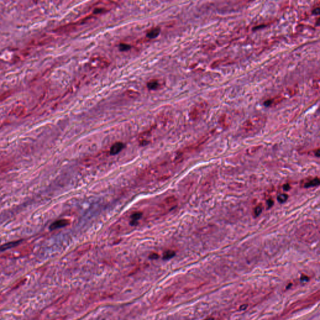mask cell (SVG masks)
<instances>
[{
    "label": "cell",
    "instance_id": "cell-21",
    "mask_svg": "<svg viewBox=\"0 0 320 320\" xmlns=\"http://www.w3.org/2000/svg\"><path fill=\"white\" fill-rule=\"evenodd\" d=\"M247 307H248V305H247V304H243L240 307V310L241 311L245 310L247 308Z\"/></svg>",
    "mask_w": 320,
    "mask_h": 320
},
{
    "label": "cell",
    "instance_id": "cell-19",
    "mask_svg": "<svg viewBox=\"0 0 320 320\" xmlns=\"http://www.w3.org/2000/svg\"><path fill=\"white\" fill-rule=\"evenodd\" d=\"M274 204V201L272 199H269L268 201H267V206H268V208H270L271 207H272L273 205Z\"/></svg>",
    "mask_w": 320,
    "mask_h": 320
},
{
    "label": "cell",
    "instance_id": "cell-6",
    "mask_svg": "<svg viewBox=\"0 0 320 320\" xmlns=\"http://www.w3.org/2000/svg\"><path fill=\"white\" fill-rule=\"evenodd\" d=\"M319 183H320L319 178L318 177H316L315 178L311 179L308 181L304 182L303 184V187L305 188L316 187L319 185Z\"/></svg>",
    "mask_w": 320,
    "mask_h": 320
},
{
    "label": "cell",
    "instance_id": "cell-23",
    "mask_svg": "<svg viewBox=\"0 0 320 320\" xmlns=\"http://www.w3.org/2000/svg\"><path fill=\"white\" fill-rule=\"evenodd\" d=\"M306 279H308V278L306 276H303L301 277V280H302V281H306Z\"/></svg>",
    "mask_w": 320,
    "mask_h": 320
},
{
    "label": "cell",
    "instance_id": "cell-7",
    "mask_svg": "<svg viewBox=\"0 0 320 320\" xmlns=\"http://www.w3.org/2000/svg\"><path fill=\"white\" fill-rule=\"evenodd\" d=\"M143 216V213L141 212H137L133 213L130 216V225L131 226L136 225L138 221L141 219Z\"/></svg>",
    "mask_w": 320,
    "mask_h": 320
},
{
    "label": "cell",
    "instance_id": "cell-18",
    "mask_svg": "<svg viewBox=\"0 0 320 320\" xmlns=\"http://www.w3.org/2000/svg\"><path fill=\"white\" fill-rule=\"evenodd\" d=\"M106 10L105 8H97L96 9H94V14H100V13H102L104 12V11Z\"/></svg>",
    "mask_w": 320,
    "mask_h": 320
},
{
    "label": "cell",
    "instance_id": "cell-8",
    "mask_svg": "<svg viewBox=\"0 0 320 320\" xmlns=\"http://www.w3.org/2000/svg\"><path fill=\"white\" fill-rule=\"evenodd\" d=\"M20 243H21V241L19 240V241L9 242V243L4 244L2 246H1V247H0V251H3L7 250L8 249L14 248V247H16V246H18Z\"/></svg>",
    "mask_w": 320,
    "mask_h": 320
},
{
    "label": "cell",
    "instance_id": "cell-12",
    "mask_svg": "<svg viewBox=\"0 0 320 320\" xmlns=\"http://www.w3.org/2000/svg\"><path fill=\"white\" fill-rule=\"evenodd\" d=\"M159 86V83L156 81V80H152V81H149L148 83L147 84V87L148 88L149 90H156L158 88Z\"/></svg>",
    "mask_w": 320,
    "mask_h": 320
},
{
    "label": "cell",
    "instance_id": "cell-2",
    "mask_svg": "<svg viewBox=\"0 0 320 320\" xmlns=\"http://www.w3.org/2000/svg\"><path fill=\"white\" fill-rule=\"evenodd\" d=\"M264 125V120L261 118H254L248 119L243 125L241 128V134L244 137L251 136L258 133Z\"/></svg>",
    "mask_w": 320,
    "mask_h": 320
},
{
    "label": "cell",
    "instance_id": "cell-4",
    "mask_svg": "<svg viewBox=\"0 0 320 320\" xmlns=\"http://www.w3.org/2000/svg\"><path fill=\"white\" fill-rule=\"evenodd\" d=\"M69 224V221L68 220V219H59V220H57V221H55L54 223H53L50 225V229L51 230H55V229H58V228H61L65 227V226H68Z\"/></svg>",
    "mask_w": 320,
    "mask_h": 320
},
{
    "label": "cell",
    "instance_id": "cell-11",
    "mask_svg": "<svg viewBox=\"0 0 320 320\" xmlns=\"http://www.w3.org/2000/svg\"><path fill=\"white\" fill-rule=\"evenodd\" d=\"M263 211V206L261 204H258L257 205L253 210V215L254 217L256 218L259 216Z\"/></svg>",
    "mask_w": 320,
    "mask_h": 320
},
{
    "label": "cell",
    "instance_id": "cell-24",
    "mask_svg": "<svg viewBox=\"0 0 320 320\" xmlns=\"http://www.w3.org/2000/svg\"><path fill=\"white\" fill-rule=\"evenodd\" d=\"M206 320H214V318H209L206 319Z\"/></svg>",
    "mask_w": 320,
    "mask_h": 320
},
{
    "label": "cell",
    "instance_id": "cell-16",
    "mask_svg": "<svg viewBox=\"0 0 320 320\" xmlns=\"http://www.w3.org/2000/svg\"><path fill=\"white\" fill-rule=\"evenodd\" d=\"M127 96L131 98H137L139 96V93L134 91H127L126 92Z\"/></svg>",
    "mask_w": 320,
    "mask_h": 320
},
{
    "label": "cell",
    "instance_id": "cell-22",
    "mask_svg": "<svg viewBox=\"0 0 320 320\" xmlns=\"http://www.w3.org/2000/svg\"><path fill=\"white\" fill-rule=\"evenodd\" d=\"M283 189L285 191H288L290 189V186L288 184H285V185L283 186Z\"/></svg>",
    "mask_w": 320,
    "mask_h": 320
},
{
    "label": "cell",
    "instance_id": "cell-13",
    "mask_svg": "<svg viewBox=\"0 0 320 320\" xmlns=\"http://www.w3.org/2000/svg\"><path fill=\"white\" fill-rule=\"evenodd\" d=\"M288 199V195L286 193H282L279 194L277 196V200L279 203H285Z\"/></svg>",
    "mask_w": 320,
    "mask_h": 320
},
{
    "label": "cell",
    "instance_id": "cell-9",
    "mask_svg": "<svg viewBox=\"0 0 320 320\" xmlns=\"http://www.w3.org/2000/svg\"><path fill=\"white\" fill-rule=\"evenodd\" d=\"M160 31H161L160 28L159 27H156V28L151 29V30H150L146 34V36L148 38L150 39H153V38H156V37L159 34Z\"/></svg>",
    "mask_w": 320,
    "mask_h": 320
},
{
    "label": "cell",
    "instance_id": "cell-5",
    "mask_svg": "<svg viewBox=\"0 0 320 320\" xmlns=\"http://www.w3.org/2000/svg\"><path fill=\"white\" fill-rule=\"evenodd\" d=\"M125 144L121 142L115 143L112 147H111L109 153L112 155H115L119 153L124 148Z\"/></svg>",
    "mask_w": 320,
    "mask_h": 320
},
{
    "label": "cell",
    "instance_id": "cell-17",
    "mask_svg": "<svg viewBox=\"0 0 320 320\" xmlns=\"http://www.w3.org/2000/svg\"><path fill=\"white\" fill-rule=\"evenodd\" d=\"M10 95H11V92L10 91H7L6 93L1 94H0V101L5 100L6 98H7Z\"/></svg>",
    "mask_w": 320,
    "mask_h": 320
},
{
    "label": "cell",
    "instance_id": "cell-10",
    "mask_svg": "<svg viewBox=\"0 0 320 320\" xmlns=\"http://www.w3.org/2000/svg\"><path fill=\"white\" fill-rule=\"evenodd\" d=\"M75 27V25L74 24H68V25H66V26H64V27H61L57 28L55 30V31L56 33H68L70 31H71Z\"/></svg>",
    "mask_w": 320,
    "mask_h": 320
},
{
    "label": "cell",
    "instance_id": "cell-20",
    "mask_svg": "<svg viewBox=\"0 0 320 320\" xmlns=\"http://www.w3.org/2000/svg\"><path fill=\"white\" fill-rule=\"evenodd\" d=\"M149 257H150V258H151V259L156 260V259H158V258H159V255H158V254L156 253H153L150 254Z\"/></svg>",
    "mask_w": 320,
    "mask_h": 320
},
{
    "label": "cell",
    "instance_id": "cell-1",
    "mask_svg": "<svg viewBox=\"0 0 320 320\" xmlns=\"http://www.w3.org/2000/svg\"><path fill=\"white\" fill-rule=\"evenodd\" d=\"M297 237L305 242H312L318 240L319 231L313 225L307 224L301 226L297 232Z\"/></svg>",
    "mask_w": 320,
    "mask_h": 320
},
{
    "label": "cell",
    "instance_id": "cell-14",
    "mask_svg": "<svg viewBox=\"0 0 320 320\" xmlns=\"http://www.w3.org/2000/svg\"><path fill=\"white\" fill-rule=\"evenodd\" d=\"M175 255V252L173 250H168L165 252L163 254V260H168L171 259L173 257H174Z\"/></svg>",
    "mask_w": 320,
    "mask_h": 320
},
{
    "label": "cell",
    "instance_id": "cell-3",
    "mask_svg": "<svg viewBox=\"0 0 320 320\" xmlns=\"http://www.w3.org/2000/svg\"><path fill=\"white\" fill-rule=\"evenodd\" d=\"M178 204V200L175 196H169L166 198L163 203V208L165 212H169L174 209Z\"/></svg>",
    "mask_w": 320,
    "mask_h": 320
},
{
    "label": "cell",
    "instance_id": "cell-15",
    "mask_svg": "<svg viewBox=\"0 0 320 320\" xmlns=\"http://www.w3.org/2000/svg\"><path fill=\"white\" fill-rule=\"evenodd\" d=\"M131 48V46L130 44H125V43H121L119 46V50L121 52H125L129 50Z\"/></svg>",
    "mask_w": 320,
    "mask_h": 320
}]
</instances>
